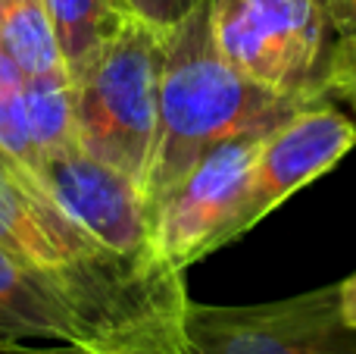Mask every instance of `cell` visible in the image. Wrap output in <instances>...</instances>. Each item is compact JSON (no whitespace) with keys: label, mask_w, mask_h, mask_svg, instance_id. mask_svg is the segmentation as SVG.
<instances>
[{"label":"cell","mask_w":356,"mask_h":354,"mask_svg":"<svg viewBox=\"0 0 356 354\" xmlns=\"http://www.w3.org/2000/svg\"><path fill=\"white\" fill-rule=\"evenodd\" d=\"M44 6L69 79H75L129 19L119 0H44Z\"/></svg>","instance_id":"obj_10"},{"label":"cell","mask_w":356,"mask_h":354,"mask_svg":"<svg viewBox=\"0 0 356 354\" xmlns=\"http://www.w3.org/2000/svg\"><path fill=\"white\" fill-rule=\"evenodd\" d=\"M0 151L19 167L38 169V151L29 125V100H25V72L6 50H0Z\"/></svg>","instance_id":"obj_13"},{"label":"cell","mask_w":356,"mask_h":354,"mask_svg":"<svg viewBox=\"0 0 356 354\" xmlns=\"http://www.w3.org/2000/svg\"><path fill=\"white\" fill-rule=\"evenodd\" d=\"M0 354H100L81 345H63V342H47V345H31V342H0Z\"/></svg>","instance_id":"obj_16"},{"label":"cell","mask_w":356,"mask_h":354,"mask_svg":"<svg viewBox=\"0 0 356 354\" xmlns=\"http://www.w3.org/2000/svg\"><path fill=\"white\" fill-rule=\"evenodd\" d=\"M163 63L166 31L129 16L72 79L79 148L138 182L147 173L156 144Z\"/></svg>","instance_id":"obj_4"},{"label":"cell","mask_w":356,"mask_h":354,"mask_svg":"<svg viewBox=\"0 0 356 354\" xmlns=\"http://www.w3.org/2000/svg\"><path fill=\"white\" fill-rule=\"evenodd\" d=\"M356 144V125L328 100L303 107L300 113L266 135L253 163L247 194L232 223L228 242L250 232L266 213L319 179Z\"/></svg>","instance_id":"obj_8"},{"label":"cell","mask_w":356,"mask_h":354,"mask_svg":"<svg viewBox=\"0 0 356 354\" xmlns=\"http://www.w3.org/2000/svg\"><path fill=\"white\" fill-rule=\"evenodd\" d=\"M25 100H29V125L35 138L38 163L41 157L79 144L75 138V85L66 69L41 75H25Z\"/></svg>","instance_id":"obj_12"},{"label":"cell","mask_w":356,"mask_h":354,"mask_svg":"<svg viewBox=\"0 0 356 354\" xmlns=\"http://www.w3.org/2000/svg\"><path fill=\"white\" fill-rule=\"evenodd\" d=\"M122 10L135 19L156 25V29L169 31L172 25H178L191 10H194L197 0H119Z\"/></svg>","instance_id":"obj_14"},{"label":"cell","mask_w":356,"mask_h":354,"mask_svg":"<svg viewBox=\"0 0 356 354\" xmlns=\"http://www.w3.org/2000/svg\"><path fill=\"white\" fill-rule=\"evenodd\" d=\"M269 132H244L219 141L154 204V248L172 267L184 270L228 245Z\"/></svg>","instance_id":"obj_6"},{"label":"cell","mask_w":356,"mask_h":354,"mask_svg":"<svg viewBox=\"0 0 356 354\" xmlns=\"http://www.w3.org/2000/svg\"><path fill=\"white\" fill-rule=\"evenodd\" d=\"M0 248L44 270L85 267L110 254L44 192L31 169L0 151Z\"/></svg>","instance_id":"obj_9"},{"label":"cell","mask_w":356,"mask_h":354,"mask_svg":"<svg viewBox=\"0 0 356 354\" xmlns=\"http://www.w3.org/2000/svg\"><path fill=\"white\" fill-rule=\"evenodd\" d=\"M35 176L56 207L100 248L113 254L154 251V213L147 194L125 169L69 144L41 157Z\"/></svg>","instance_id":"obj_7"},{"label":"cell","mask_w":356,"mask_h":354,"mask_svg":"<svg viewBox=\"0 0 356 354\" xmlns=\"http://www.w3.org/2000/svg\"><path fill=\"white\" fill-rule=\"evenodd\" d=\"M303 107L247 79L225 60L213 35L209 0L166 31V63L160 82V119L141 188L154 204L219 141L244 132L278 129Z\"/></svg>","instance_id":"obj_2"},{"label":"cell","mask_w":356,"mask_h":354,"mask_svg":"<svg viewBox=\"0 0 356 354\" xmlns=\"http://www.w3.org/2000/svg\"><path fill=\"white\" fill-rule=\"evenodd\" d=\"M188 354H356L338 286L269 305H188Z\"/></svg>","instance_id":"obj_5"},{"label":"cell","mask_w":356,"mask_h":354,"mask_svg":"<svg viewBox=\"0 0 356 354\" xmlns=\"http://www.w3.org/2000/svg\"><path fill=\"white\" fill-rule=\"evenodd\" d=\"M0 50H6L25 75L66 69L44 0H0Z\"/></svg>","instance_id":"obj_11"},{"label":"cell","mask_w":356,"mask_h":354,"mask_svg":"<svg viewBox=\"0 0 356 354\" xmlns=\"http://www.w3.org/2000/svg\"><path fill=\"white\" fill-rule=\"evenodd\" d=\"M213 35L232 66L300 104L328 100L334 50L356 35L347 0H209Z\"/></svg>","instance_id":"obj_3"},{"label":"cell","mask_w":356,"mask_h":354,"mask_svg":"<svg viewBox=\"0 0 356 354\" xmlns=\"http://www.w3.org/2000/svg\"><path fill=\"white\" fill-rule=\"evenodd\" d=\"M188 292L160 251L44 270L0 248V342H63L100 354H188Z\"/></svg>","instance_id":"obj_1"},{"label":"cell","mask_w":356,"mask_h":354,"mask_svg":"<svg viewBox=\"0 0 356 354\" xmlns=\"http://www.w3.org/2000/svg\"><path fill=\"white\" fill-rule=\"evenodd\" d=\"M338 295H341V314H344V320L356 330V273L347 282H341Z\"/></svg>","instance_id":"obj_17"},{"label":"cell","mask_w":356,"mask_h":354,"mask_svg":"<svg viewBox=\"0 0 356 354\" xmlns=\"http://www.w3.org/2000/svg\"><path fill=\"white\" fill-rule=\"evenodd\" d=\"M347 6H350V13H353V25H356V0H347ZM353 38V35H350Z\"/></svg>","instance_id":"obj_18"},{"label":"cell","mask_w":356,"mask_h":354,"mask_svg":"<svg viewBox=\"0 0 356 354\" xmlns=\"http://www.w3.org/2000/svg\"><path fill=\"white\" fill-rule=\"evenodd\" d=\"M332 94L344 98L356 113V35L344 38L338 44V50H334L332 72H328V98Z\"/></svg>","instance_id":"obj_15"}]
</instances>
